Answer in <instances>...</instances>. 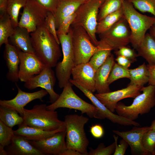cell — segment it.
I'll list each match as a JSON object with an SVG mask.
<instances>
[{
	"mask_svg": "<svg viewBox=\"0 0 155 155\" xmlns=\"http://www.w3.org/2000/svg\"><path fill=\"white\" fill-rule=\"evenodd\" d=\"M35 54L45 65L55 67L61 56L59 44L47 30L44 23L30 33Z\"/></svg>",
	"mask_w": 155,
	"mask_h": 155,
	"instance_id": "obj_1",
	"label": "cell"
},
{
	"mask_svg": "<svg viewBox=\"0 0 155 155\" xmlns=\"http://www.w3.org/2000/svg\"><path fill=\"white\" fill-rule=\"evenodd\" d=\"M89 119L77 114L66 115L64 121L66 127V143L67 148L74 149L82 155H88L89 141L84 127Z\"/></svg>",
	"mask_w": 155,
	"mask_h": 155,
	"instance_id": "obj_2",
	"label": "cell"
},
{
	"mask_svg": "<svg viewBox=\"0 0 155 155\" xmlns=\"http://www.w3.org/2000/svg\"><path fill=\"white\" fill-rule=\"evenodd\" d=\"M122 8L131 31L130 43L136 49L143 41L147 31L155 22V17L139 13L127 0H124Z\"/></svg>",
	"mask_w": 155,
	"mask_h": 155,
	"instance_id": "obj_3",
	"label": "cell"
},
{
	"mask_svg": "<svg viewBox=\"0 0 155 155\" xmlns=\"http://www.w3.org/2000/svg\"><path fill=\"white\" fill-rule=\"evenodd\" d=\"M141 93L135 98L132 103L127 106L118 102L115 111L118 115L129 120L134 121L142 115L149 113L155 106V86L150 85L141 89Z\"/></svg>",
	"mask_w": 155,
	"mask_h": 155,
	"instance_id": "obj_4",
	"label": "cell"
},
{
	"mask_svg": "<svg viewBox=\"0 0 155 155\" xmlns=\"http://www.w3.org/2000/svg\"><path fill=\"white\" fill-rule=\"evenodd\" d=\"M46 104H37L31 109L24 108V123L28 126L46 131L57 129L65 125L58 118L57 112L47 109Z\"/></svg>",
	"mask_w": 155,
	"mask_h": 155,
	"instance_id": "obj_5",
	"label": "cell"
},
{
	"mask_svg": "<svg viewBox=\"0 0 155 155\" xmlns=\"http://www.w3.org/2000/svg\"><path fill=\"white\" fill-rule=\"evenodd\" d=\"M104 0H87L76 11L75 19L71 25L82 27L88 33L93 43L97 46L96 37L98 16L100 7Z\"/></svg>",
	"mask_w": 155,
	"mask_h": 155,
	"instance_id": "obj_6",
	"label": "cell"
},
{
	"mask_svg": "<svg viewBox=\"0 0 155 155\" xmlns=\"http://www.w3.org/2000/svg\"><path fill=\"white\" fill-rule=\"evenodd\" d=\"M73 85L69 81L63 88L58 99L54 102L47 106V109L55 111L60 108L74 109L86 113L90 118L97 119L98 110L93 104L82 100L74 92Z\"/></svg>",
	"mask_w": 155,
	"mask_h": 155,
	"instance_id": "obj_7",
	"label": "cell"
},
{
	"mask_svg": "<svg viewBox=\"0 0 155 155\" xmlns=\"http://www.w3.org/2000/svg\"><path fill=\"white\" fill-rule=\"evenodd\" d=\"M71 28L75 66L88 63L95 53L103 49L93 43L82 27L71 25Z\"/></svg>",
	"mask_w": 155,
	"mask_h": 155,
	"instance_id": "obj_8",
	"label": "cell"
},
{
	"mask_svg": "<svg viewBox=\"0 0 155 155\" xmlns=\"http://www.w3.org/2000/svg\"><path fill=\"white\" fill-rule=\"evenodd\" d=\"M98 46L102 49L116 51L130 42L131 31L124 16L108 30L99 35Z\"/></svg>",
	"mask_w": 155,
	"mask_h": 155,
	"instance_id": "obj_9",
	"label": "cell"
},
{
	"mask_svg": "<svg viewBox=\"0 0 155 155\" xmlns=\"http://www.w3.org/2000/svg\"><path fill=\"white\" fill-rule=\"evenodd\" d=\"M58 36L63 57L62 60L58 62L55 66V75L59 87L62 88L69 81L72 69L75 66L71 27L67 34H59Z\"/></svg>",
	"mask_w": 155,
	"mask_h": 155,
	"instance_id": "obj_10",
	"label": "cell"
},
{
	"mask_svg": "<svg viewBox=\"0 0 155 155\" xmlns=\"http://www.w3.org/2000/svg\"><path fill=\"white\" fill-rule=\"evenodd\" d=\"M23 8L18 26L32 32L44 23L48 11L35 0H28Z\"/></svg>",
	"mask_w": 155,
	"mask_h": 155,
	"instance_id": "obj_11",
	"label": "cell"
},
{
	"mask_svg": "<svg viewBox=\"0 0 155 155\" xmlns=\"http://www.w3.org/2000/svg\"><path fill=\"white\" fill-rule=\"evenodd\" d=\"M69 81L80 90L88 98L98 110L97 119H107L112 122L124 125L139 126L140 124L134 121H132L118 115L115 114L110 111L94 94L93 92L78 84L72 79H70Z\"/></svg>",
	"mask_w": 155,
	"mask_h": 155,
	"instance_id": "obj_12",
	"label": "cell"
},
{
	"mask_svg": "<svg viewBox=\"0 0 155 155\" xmlns=\"http://www.w3.org/2000/svg\"><path fill=\"white\" fill-rule=\"evenodd\" d=\"M55 82V73L52 67L45 65L40 73L24 82V86L29 90H34L38 87L45 90L49 94L50 102L52 103L58 99L60 96L54 90Z\"/></svg>",
	"mask_w": 155,
	"mask_h": 155,
	"instance_id": "obj_13",
	"label": "cell"
},
{
	"mask_svg": "<svg viewBox=\"0 0 155 155\" xmlns=\"http://www.w3.org/2000/svg\"><path fill=\"white\" fill-rule=\"evenodd\" d=\"M66 133L65 129L44 139L37 141L29 140L43 155H62L67 149Z\"/></svg>",
	"mask_w": 155,
	"mask_h": 155,
	"instance_id": "obj_14",
	"label": "cell"
},
{
	"mask_svg": "<svg viewBox=\"0 0 155 155\" xmlns=\"http://www.w3.org/2000/svg\"><path fill=\"white\" fill-rule=\"evenodd\" d=\"M142 87L128 85L125 88L114 91L96 93L94 95L107 108L112 112L115 111L116 107L120 100L127 98H134L141 93Z\"/></svg>",
	"mask_w": 155,
	"mask_h": 155,
	"instance_id": "obj_15",
	"label": "cell"
},
{
	"mask_svg": "<svg viewBox=\"0 0 155 155\" xmlns=\"http://www.w3.org/2000/svg\"><path fill=\"white\" fill-rule=\"evenodd\" d=\"M20 60L19 77L24 82L40 73L45 65L34 54L24 52L19 50Z\"/></svg>",
	"mask_w": 155,
	"mask_h": 155,
	"instance_id": "obj_16",
	"label": "cell"
},
{
	"mask_svg": "<svg viewBox=\"0 0 155 155\" xmlns=\"http://www.w3.org/2000/svg\"><path fill=\"white\" fill-rule=\"evenodd\" d=\"M16 86L18 92L16 96L10 100H0V106L16 110L22 117L24 107L27 104L36 99L42 101L43 98L48 94L43 89L33 92H26L22 90L16 84Z\"/></svg>",
	"mask_w": 155,
	"mask_h": 155,
	"instance_id": "obj_17",
	"label": "cell"
},
{
	"mask_svg": "<svg viewBox=\"0 0 155 155\" xmlns=\"http://www.w3.org/2000/svg\"><path fill=\"white\" fill-rule=\"evenodd\" d=\"M149 129V126H134L130 130L120 131L113 130V131L126 141L130 147L132 154L146 155L148 154L143 147L142 141L143 135Z\"/></svg>",
	"mask_w": 155,
	"mask_h": 155,
	"instance_id": "obj_18",
	"label": "cell"
},
{
	"mask_svg": "<svg viewBox=\"0 0 155 155\" xmlns=\"http://www.w3.org/2000/svg\"><path fill=\"white\" fill-rule=\"evenodd\" d=\"M95 71L89 63L75 65L73 68L72 80L83 88L94 92L95 88Z\"/></svg>",
	"mask_w": 155,
	"mask_h": 155,
	"instance_id": "obj_19",
	"label": "cell"
},
{
	"mask_svg": "<svg viewBox=\"0 0 155 155\" xmlns=\"http://www.w3.org/2000/svg\"><path fill=\"white\" fill-rule=\"evenodd\" d=\"M5 45L4 58L8 69L6 78L11 82H17L19 80V50L9 43Z\"/></svg>",
	"mask_w": 155,
	"mask_h": 155,
	"instance_id": "obj_20",
	"label": "cell"
},
{
	"mask_svg": "<svg viewBox=\"0 0 155 155\" xmlns=\"http://www.w3.org/2000/svg\"><path fill=\"white\" fill-rule=\"evenodd\" d=\"M7 155H43L25 137L15 135L11 143L6 146Z\"/></svg>",
	"mask_w": 155,
	"mask_h": 155,
	"instance_id": "obj_21",
	"label": "cell"
},
{
	"mask_svg": "<svg viewBox=\"0 0 155 155\" xmlns=\"http://www.w3.org/2000/svg\"><path fill=\"white\" fill-rule=\"evenodd\" d=\"M113 54H111L105 62L96 70L95 73V88L98 93L111 91L107 83V80L115 63Z\"/></svg>",
	"mask_w": 155,
	"mask_h": 155,
	"instance_id": "obj_22",
	"label": "cell"
},
{
	"mask_svg": "<svg viewBox=\"0 0 155 155\" xmlns=\"http://www.w3.org/2000/svg\"><path fill=\"white\" fill-rule=\"evenodd\" d=\"M14 130L15 135L25 137L29 140L37 141L51 137L57 132L66 129L65 124L59 128L52 131H46L25 125L23 123Z\"/></svg>",
	"mask_w": 155,
	"mask_h": 155,
	"instance_id": "obj_23",
	"label": "cell"
},
{
	"mask_svg": "<svg viewBox=\"0 0 155 155\" xmlns=\"http://www.w3.org/2000/svg\"><path fill=\"white\" fill-rule=\"evenodd\" d=\"M11 44L26 53L35 54L30 33L27 29L18 26L15 28L13 34L9 38Z\"/></svg>",
	"mask_w": 155,
	"mask_h": 155,
	"instance_id": "obj_24",
	"label": "cell"
},
{
	"mask_svg": "<svg viewBox=\"0 0 155 155\" xmlns=\"http://www.w3.org/2000/svg\"><path fill=\"white\" fill-rule=\"evenodd\" d=\"M87 0H59L55 16L57 30L65 18L75 13L80 5Z\"/></svg>",
	"mask_w": 155,
	"mask_h": 155,
	"instance_id": "obj_25",
	"label": "cell"
},
{
	"mask_svg": "<svg viewBox=\"0 0 155 155\" xmlns=\"http://www.w3.org/2000/svg\"><path fill=\"white\" fill-rule=\"evenodd\" d=\"M138 56L143 57L150 65H155V40L146 33L140 45L136 49Z\"/></svg>",
	"mask_w": 155,
	"mask_h": 155,
	"instance_id": "obj_26",
	"label": "cell"
},
{
	"mask_svg": "<svg viewBox=\"0 0 155 155\" xmlns=\"http://www.w3.org/2000/svg\"><path fill=\"white\" fill-rule=\"evenodd\" d=\"M130 82L128 85L143 87L148 83L149 73L147 65L144 63L136 68L129 69Z\"/></svg>",
	"mask_w": 155,
	"mask_h": 155,
	"instance_id": "obj_27",
	"label": "cell"
},
{
	"mask_svg": "<svg viewBox=\"0 0 155 155\" xmlns=\"http://www.w3.org/2000/svg\"><path fill=\"white\" fill-rule=\"evenodd\" d=\"M15 110L0 106V120L7 126L12 128L19 126L24 121L23 117Z\"/></svg>",
	"mask_w": 155,
	"mask_h": 155,
	"instance_id": "obj_28",
	"label": "cell"
},
{
	"mask_svg": "<svg viewBox=\"0 0 155 155\" xmlns=\"http://www.w3.org/2000/svg\"><path fill=\"white\" fill-rule=\"evenodd\" d=\"M15 27L6 12L0 15V46L9 43V38L13 34Z\"/></svg>",
	"mask_w": 155,
	"mask_h": 155,
	"instance_id": "obj_29",
	"label": "cell"
},
{
	"mask_svg": "<svg viewBox=\"0 0 155 155\" xmlns=\"http://www.w3.org/2000/svg\"><path fill=\"white\" fill-rule=\"evenodd\" d=\"M124 16L122 7L118 10L108 14L98 22L96 34H102L111 28Z\"/></svg>",
	"mask_w": 155,
	"mask_h": 155,
	"instance_id": "obj_30",
	"label": "cell"
},
{
	"mask_svg": "<svg viewBox=\"0 0 155 155\" xmlns=\"http://www.w3.org/2000/svg\"><path fill=\"white\" fill-rule=\"evenodd\" d=\"M28 0H9L6 12L9 16L13 26L18 25V16L21 8L25 6Z\"/></svg>",
	"mask_w": 155,
	"mask_h": 155,
	"instance_id": "obj_31",
	"label": "cell"
},
{
	"mask_svg": "<svg viewBox=\"0 0 155 155\" xmlns=\"http://www.w3.org/2000/svg\"><path fill=\"white\" fill-rule=\"evenodd\" d=\"M125 0H104L100 8L98 16L100 21L108 14L115 12L122 6Z\"/></svg>",
	"mask_w": 155,
	"mask_h": 155,
	"instance_id": "obj_32",
	"label": "cell"
},
{
	"mask_svg": "<svg viewBox=\"0 0 155 155\" xmlns=\"http://www.w3.org/2000/svg\"><path fill=\"white\" fill-rule=\"evenodd\" d=\"M112 51L109 49L101 50L96 52L92 55L88 63L95 72L111 55Z\"/></svg>",
	"mask_w": 155,
	"mask_h": 155,
	"instance_id": "obj_33",
	"label": "cell"
},
{
	"mask_svg": "<svg viewBox=\"0 0 155 155\" xmlns=\"http://www.w3.org/2000/svg\"><path fill=\"white\" fill-rule=\"evenodd\" d=\"M129 69L125 68L115 62L107 80L109 85L119 79L126 78L130 79Z\"/></svg>",
	"mask_w": 155,
	"mask_h": 155,
	"instance_id": "obj_34",
	"label": "cell"
},
{
	"mask_svg": "<svg viewBox=\"0 0 155 155\" xmlns=\"http://www.w3.org/2000/svg\"><path fill=\"white\" fill-rule=\"evenodd\" d=\"M127 0L141 12L150 13L155 17V0Z\"/></svg>",
	"mask_w": 155,
	"mask_h": 155,
	"instance_id": "obj_35",
	"label": "cell"
},
{
	"mask_svg": "<svg viewBox=\"0 0 155 155\" xmlns=\"http://www.w3.org/2000/svg\"><path fill=\"white\" fill-rule=\"evenodd\" d=\"M143 147L148 154L155 155V131L149 130L143 137Z\"/></svg>",
	"mask_w": 155,
	"mask_h": 155,
	"instance_id": "obj_36",
	"label": "cell"
},
{
	"mask_svg": "<svg viewBox=\"0 0 155 155\" xmlns=\"http://www.w3.org/2000/svg\"><path fill=\"white\" fill-rule=\"evenodd\" d=\"M13 131L0 120V145L5 147L10 144L15 135Z\"/></svg>",
	"mask_w": 155,
	"mask_h": 155,
	"instance_id": "obj_37",
	"label": "cell"
},
{
	"mask_svg": "<svg viewBox=\"0 0 155 155\" xmlns=\"http://www.w3.org/2000/svg\"><path fill=\"white\" fill-rule=\"evenodd\" d=\"M115 141L111 144L106 147L103 143H100L95 149L90 148L89 155H111L113 154L115 149Z\"/></svg>",
	"mask_w": 155,
	"mask_h": 155,
	"instance_id": "obj_38",
	"label": "cell"
},
{
	"mask_svg": "<svg viewBox=\"0 0 155 155\" xmlns=\"http://www.w3.org/2000/svg\"><path fill=\"white\" fill-rule=\"evenodd\" d=\"M44 24L48 31L54 36L57 42L60 44V42L57 33L55 17L51 12L47 11Z\"/></svg>",
	"mask_w": 155,
	"mask_h": 155,
	"instance_id": "obj_39",
	"label": "cell"
},
{
	"mask_svg": "<svg viewBox=\"0 0 155 155\" xmlns=\"http://www.w3.org/2000/svg\"><path fill=\"white\" fill-rule=\"evenodd\" d=\"M76 16L75 12L66 17L63 20L57 29V36L60 34H67L69 32Z\"/></svg>",
	"mask_w": 155,
	"mask_h": 155,
	"instance_id": "obj_40",
	"label": "cell"
},
{
	"mask_svg": "<svg viewBox=\"0 0 155 155\" xmlns=\"http://www.w3.org/2000/svg\"><path fill=\"white\" fill-rule=\"evenodd\" d=\"M114 53L117 56H121L124 57L133 62L136 61L137 57L138 56L134 49L127 46H123L115 51Z\"/></svg>",
	"mask_w": 155,
	"mask_h": 155,
	"instance_id": "obj_41",
	"label": "cell"
},
{
	"mask_svg": "<svg viewBox=\"0 0 155 155\" xmlns=\"http://www.w3.org/2000/svg\"><path fill=\"white\" fill-rule=\"evenodd\" d=\"M48 11L55 16L59 0H35Z\"/></svg>",
	"mask_w": 155,
	"mask_h": 155,
	"instance_id": "obj_42",
	"label": "cell"
},
{
	"mask_svg": "<svg viewBox=\"0 0 155 155\" xmlns=\"http://www.w3.org/2000/svg\"><path fill=\"white\" fill-rule=\"evenodd\" d=\"M113 137L115 144V151L113 155H124L129 145L128 144L126 141L122 139L120 141L119 144L118 145L117 141L118 136L114 135Z\"/></svg>",
	"mask_w": 155,
	"mask_h": 155,
	"instance_id": "obj_43",
	"label": "cell"
},
{
	"mask_svg": "<svg viewBox=\"0 0 155 155\" xmlns=\"http://www.w3.org/2000/svg\"><path fill=\"white\" fill-rule=\"evenodd\" d=\"M90 132L92 136L96 138H101L104 133L103 127L99 124L93 125L90 127Z\"/></svg>",
	"mask_w": 155,
	"mask_h": 155,
	"instance_id": "obj_44",
	"label": "cell"
},
{
	"mask_svg": "<svg viewBox=\"0 0 155 155\" xmlns=\"http://www.w3.org/2000/svg\"><path fill=\"white\" fill-rule=\"evenodd\" d=\"M115 60L119 65L127 69H129L131 63L133 62L129 59L121 56H117Z\"/></svg>",
	"mask_w": 155,
	"mask_h": 155,
	"instance_id": "obj_45",
	"label": "cell"
},
{
	"mask_svg": "<svg viewBox=\"0 0 155 155\" xmlns=\"http://www.w3.org/2000/svg\"><path fill=\"white\" fill-rule=\"evenodd\" d=\"M147 65L149 73L148 84L155 86V65Z\"/></svg>",
	"mask_w": 155,
	"mask_h": 155,
	"instance_id": "obj_46",
	"label": "cell"
},
{
	"mask_svg": "<svg viewBox=\"0 0 155 155\" xmlns=\"http://www.w3.org/2000/svg\"><path fill=\"white\" fill-rule=\"evenodd\" d=\"M9 0H0V15L6 12V8Z\"/></svg>",
	"mask_w": 155,
	"mask_h": 155,
	"instance_id": "obj_47",
	"label": "cell"
},
{
	"mask_svg": "<svg viewBox=\"0 0 155 155\" xmlns=\"http://www.w3.org/2000/svg\"><path fill=\"white\" fill-rule=\"evenodd\" d=\"M62 155H82L79 152L73 149L67 148Z\"/></svg>",
	"mask_w": 155,
	"mask_h": 155,
	"instance_id": "obj_48",
	"label": "cell"
},
{
	"mask_svg": "<svg viewBox=\"0 0 155 155\" xmlns=\"http://www.w3.org/2000/svg\"><path fill=\"white\" fill-rule=\"evenodd\" d=\"M149 29V34L155 40V22Z\"/></svg>",
	"mask_w": 155,
	"mask_h": 155,
	"instance_id": "obj_49",
	"label": "cell"
},
{
	"mask_svg": "<svg viewBox=\"0 0 155 155\" xmlns=\"http://www.w3.org/2000/svg\"><path fill=\"white\" fill-rule=\"evenodd\" d=\"M4 147L0 145V155H7V153L5 150L4 149Z\"/></svg>",
	"mask_w": 155,
	"mask_h": 155,
	"instance_id": "obj_50",
	"label": "cell"
},
{
	"mask_svg": "<svg viewBox=\"0 0 155 155\" xmlns=\"http://www.w3.org/2000/svg\"><path fill=\"white\" fill-rule=\"evenodd\" d=\"M149 130L155 131V119L152 121L151 125L149 126Z\"/></svg>",
	"mask_w": 155,
	"mask_h": 155,
	"instance_id": "obj_51",
	"label": "cell"
}]
</instances>
